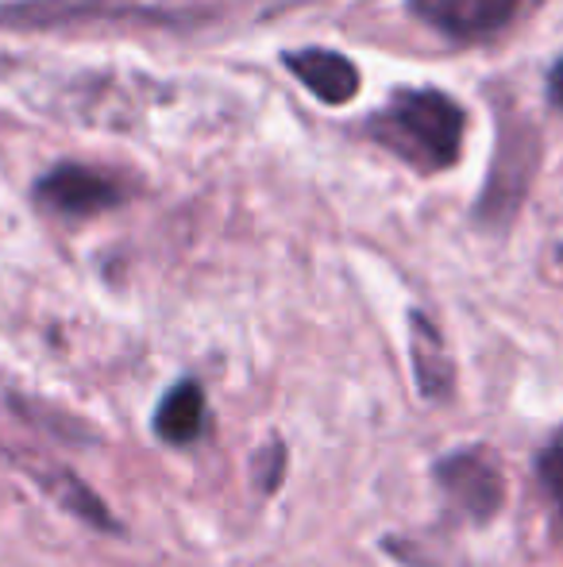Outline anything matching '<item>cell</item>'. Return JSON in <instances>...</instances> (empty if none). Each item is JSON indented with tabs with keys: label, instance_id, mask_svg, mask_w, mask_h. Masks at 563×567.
<instances>
[{
	"label": "cell",
	"instance_id": "cell-12",
	"mask_svg": "<svg viewBox=\"0 0 563 567\" xmlns=\"http://www.w3.org/2000/svg\"><path fill=\"white\" fill-rule=\"evenodd\" d=\"M259 8H285V4H298V0H251Z\"/></svg>",
	"mask_w": 563,
	"mask_h": 567
},
{
	"label": "cell",
	"instance_id": "cell-8",
	"mask_svg": "<svg viewBox=\"0 0 563 567\" xmlns=\"http://www.w3.org/2000/svg\"><path fill=\"white\" fill-rule=\"evenodd\" d=\"M155 433H158V441L174 444V449H186V444H194L197 436L205 433V390H201V382L181 379L178 386L158 402Z\"/></svg>",
	"mask_w": 563,
	"mask_h": 567
},
{
	"label": "cell",
	"instance_id": "cell-4",
	"mask_svg": "<svg viewBox=\"0 0 563 567\" xmlns=\"http://www.w3.org/2000/svg\"><path fill=\"white\" fill-rule=\"evenodd\" d=\"M409 12L456 43H482L518 20L521 0H409Z\"/></svg>",
	"mask_w": 563,
	"mask_h": 567
},
{
	"label": "cell",
	"instance_id": "cell-3",
	"mask_svg": "<svg viewBox=\"0 0 563 567\" xmlns=\"http://www.w3.org/2000/svg\"><path fill=\"white\" fill-rule=\"evenodd\" d=\"M124 197H128V189L113 174L82 163L54 166L35 186V202L46 205L51 213H62V217H97L105 209H116Z\"/></svg>",
	"mask_w": 563,
	"mask_h": 567
},
{
	"label": "cell",
	"instance_id": "cell-6",
	"mask_svg": "<svg viewBox=\"0 0 563 567\" xmlns=\"http://www.w3.org/2000/svg\"><path fill=\"white\" fill-rule=\"evenodd\" d=\"M285 70L301 78L313 97L324 105H347L359 93V66L344 59L340 51H324V47H305V51H285Z\"/></svg>",
	"mask_w": 563,
	"mask_h": 567
},
{
	"label": "cell",
	"instance_id": "cell-5",
	"mask_svg": "<svg viewBox=\"0 0 563 567\" xmlns=\"http://www.w3.org/2000/svg\"><path fill=\"white\" fill-rule=\"evenodd\" d=\"M436 483L475 522H490L505 506V478L482 452H456L436 463Z\"/></svg>",
	"mask_w": 563,
	"mask_h": 567
},
{
	"label": "cell",
	"instance_id": "cell-2",
	"mask_svg": "<svg viewBox=\"0 0 563 567\" xmlns=\"http://www.w3.org/2000/svg\"><path fill=\"white\" fill-rule=\"evenodd\" d=\"M541 166V132L521 113L498 120V147L490 163L487 186L475 205V217L482 228H510L529 197V186Z\"/></svg>",
	"mask_w": 563,
	"mask_h": 567
},
{
	"label": "cell",
	"instance_id": "cell-10",
	"mask_svg": "<svg viewBox=\"0 0 563 567\" xmlns=\"http://www.w3.org/2000/svg\"><path fill=\"white\" fill-rule=\"evenodd\" d=\"M282 471H285V449L282 444H271L256 455V478H263V491H274L282 483Z\"/></svg>",
	"mask_w": 563,
	"mask_h": 567
},
{
	"label": "cell",
	"instance_id": "cell-7",
	"mask_svg": "<svg viewBox=\"0 0 563 567\" xmlns=\"http://www.w3.org/2000/svg\"><path fill=\"white\" fill-rule=\"evenodd\" d=\"M409 359H414V379L417 390L428 402H444L456 390V363H451V351L444 332L432 324V317L414 309L409 313Z\"/></svg>",
	"mask_w": 563,
	"mask_h": 567
},
{
	"label": "cell",
	"instance_id": "cell-9",
	"mask_svg": "<svg viewBox=\"0 0 563 567\" xmlns=\"http://www.w3.org/2000/svg\"><path fill=\"white\" fill-rule=\"evenodd\" d=\"M536 475H541L544 491L552 494V502H556V514L563 522V433L552 436V441L541 449V455H536Z\"/></svg>",
	"mask_w": 563,
	"mask_h": 567
},
{
	"label": "cell",
	"instance_id": "cell-1",
	"mask_svg": "<svg viewBox=\"0 0 563 567\" xmlns=\"http://www.w3.org/2000/svg\"><path fill=\"white\" fill-rule=\"evenodd\" d=\"M467 116L456 97L440 90H394L378 113L367 116V135L421 174H440L459 163Z\"/></svg>",
	"mask_w": 563,
	"mask_h": 567
},
{
	"label": "cell",
	"instance_id": "cell-11",
	"mask_svg": "<svg viewBox=\"0 0 563 567\" xmlns=\"http://www.w3.org/2000/svg\"><path fill=\"white\" fill-rule=\"evenodd\" d=\"M549 101H552V109L563 113V59L549 70Z\"/></svg>",
	"mask_w": 563,
	"mask_h": 567
}]
</instances>
